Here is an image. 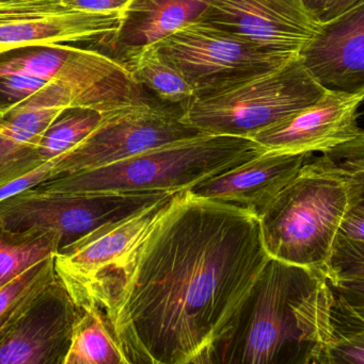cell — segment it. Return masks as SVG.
Returning a JSON list of instances; mask_svg holds the SVG:
<instances>
[{"label": "cell", "mask_w": 364, "mask_h": 364, "mask_svg": "<svg viewBox=\"0 0 364 364\" xmlns=\"http://www.w3.org/2000/svg\"><path fill=\"white\" fill-rule=\"evenodd\" d=\"M251 212L177 193L115 273L66 291L132 363L183 364L211 343L269 261Z\"/></svg>", "instance_id": "obj_1"}, {"label": "cell", "mask_w": 364, "mask_h": 364, "mask_svg": "<svg viewBox=\"0 0 364 364\" xmlns=\"http://www.w3.org/2000/svg\"><path fill=\"white\" fill-rule=\"evenodd\" d=\"M322 274L269 259L209 344L214 364H306L329 338Z\"/></svg>", "instance_id": "obj_2"}, {"label": "cell", "mask_w": 364, "mask_h": 364, "mask_svg": "<svg viewBox=\"0 0 364 364\" xmlns=\"http://www.w3.org/2000/svg\"><path fill=\"white\" fill-rule=\"evenodd\" d=\"M364 200L363 149L312 157L259 218L269 258L322 274L341 223Z\"/></svg>", "instance_id": "obj_3"}, {"label": "cell", "mask_w": 364, "mask_h": 364, "mask_svg": "<svg viewBox=\"0 0 364 364\" xmlns=\"http://www.w3.org/2000/svg\"><path fill=\"white\" fill-rule=\"evenodd\" d=\"M250 139L200 134L98 170L51 179L47 192L181 193L265 153Z\"/></svg>", "instance_id": "obj_4"}, {"label": "cell", "mask_w": 364, "mask_h": 364, "mask_svg": "<svg viewBox=\"0 0 364 364\" xmlns=\"http://www.w3.org/2000/svg\"><path fill=\"white\" fill-rule=\"evenodd\" d=\"M23 75L66 90L75 110L111 114L154 98L125 66L91 48L40 44L0 51V76Z\"/></svg>", "instance_id": "obj_5"}, {"label": "cell", "mask_w": 364, "mask_h": 364, "mask_svg": "<svg viewBox=\"0 0 364 364\" xmlns=\"http://www.w3.org/2000/svg\"><path fill=\"white\" fill-rule=\"evenodd\" d=\"M325 92L296 55L269 74L197 98L183 119L203 134L250 139L316 104Z\"/></svg>", "instance_id": "obj_6"}, {"label": "cell", "mask_w": 364, "mask_h": 364, "mask_svg": "<svg viewBox=\"0 0 364 364\" xmlns=\"http://www.w3.org/2000/svg\"><path fill=\"white\" fill-rule=\"evenodd\" d=\"M152 47L183 75L197 98L264 76L294 58L265 50L201 21L186 26Z\"/></svg>", "instance_id": "obj_7"}, {"label": "cell", "mask_w": 364, "mask_h": 364, "mask_svg": "<svg viewBox=\"0 0 364 364\" xmlns=\"http://www.w3.org/2000/svg\"><path fill=\"white\" fill-rule=\"evenodd\" d=\"M200 134L185 123L180 109L158 100L142 102L109 115L98 132L56 164L51 179L98 170Z\"/></svg>", "instance_id": "obj_8"}, {"label": "cell", "mask_w": 364, "mask_h": 364, "mask_svg": "<svg viewBox=\"0 0 364 364\" xmlns=\"http://www.w3.org/2000/svg\"><path fill=\"white\" fill-rule=\"evenodd\" d=\"M169 194L172 193L47 192L32 188L0 203V223L10 230L55 233L64 245Z\"/></svg>", "instance_id": "obj_9"}, {"label": "cell", "mask_w": 364, "mask_h": 364, "mask_svg": "<svg viewBox=\"0 0 364 364\" xmlns=\"http://www.w3.org/2000/svg\"><path fill=\"white\" fill-rule=\"evenodd\" d=\"M169 194L130 213L107 220L64 244L53 256L57 279L63 288L115 273L124 267L147 233L168 209Z\"/></svg>", "instance_id": "obj_10"}, {"label": "cell", "mask_w": 364, "mask_h": 364, "mask_svg": "<svg viewBox=\"0 0 364 364\" xmlns=\"http://www.w3.org/2000/svg\"><path fill=\"white\" fill-rule=\"evenodd\" d=\"M199 21L288 57L298 55L321 27L301 0H209Z\"/></svg>", "instance_id": "obj_11"}, {"label": "cell", "mask_w": 364, "mask_h": 364, "mask_svg": "<svg viewBox=\"0 0 364 364\" xmlns=\"http://www.w3.org/2000/svg\"><path fill=\"white\" fill-rule=\"evenodd\" d=\"M122 13H88L61 0L0 2V51L40 44H100L119 27Z\"/></svg>", "instance_id": "obj_12"}, {"label": "cell", "mask_w": 364, "mask_h": 364, "mask_svg": "<svg viewBox=\"0 0 364 364\" xmlns=\"http://www.w3.org/2000/svg\"><path fill=\"white\" fill-rule=\"evenodd\" d=\"M363 93L326 91L308 108L258 132L250 140L266 151L331 154L364 141L358 125Z\"/></svg>", "instance_id": "obj_13"}, {"label": "cell", "mask_w": 364, "mask_h": 364, "mask_svg": "<svg viewBox=\"0 0 364 364\" xmlns=\"http://www.w3.org/2000/svg\"><path fill=\"white\" fill-rule=\"evenodd\" d=\"M83 311L58 279L0 339V364H64Z\"/></svg>", "instance_id": "obj_14"}, {"label": "cell", "mask_w": 364, "mask_h": 364, "mask_svg": "<svg viewBox=\"0 0 364 364\" xmlns=\"http://www.w3.org/2000/svg\"><path fill=\"white\" fill-rule=\"evenodd\" d=\"M297 57L325 91L364 92V4L328 23Z\"/></svg>", "instance_id": "obj_15"}, {"label": "cell", "mask_w": 364, "mask_h": 364, "mask_svg": "<svg viewBox=\"0 0 364 364\" xmlns=\"http://www.w3.org/2000/svg\"><path fill=\"white\" fill-rule=\"evenodd\" d=\"M0 117V186L40 168L38 145L45 130L68 110H74L66 90L55 82L29 100L6 106Z\"/></svg>", "instance_id": "obj_16"}, {"label": "cell", "mask_w": 364, "mask_h": 364, "mask_svg": "<svg viewBox=\"0 0 364 364\" xmlns=\"http://www.w3.org/2000/svg\"><path fill=\"white\" fill-rule=\"evenodd\" d=\"M314 154L265 151L224 174L188 190L192 195L234 205L260 218Z\"/></svg>", "instance_id": "obj_17"}, {"label": "cell", "mask_w": 364, "mask_h": 364, "mask_svg": "<svg viewBox=\"0 0 364 364\" xmlns=\"http://www.w3.org/2000/svg\"><path fill=\"white\" fill-rule=\"evenodd\" d=\"M209 0H130L117 31L91 49L125 65L139 53L200 21Z\"/></svg>", "instance_id": "obj_18"}, {"label": "cell", "mask_w": 364, "mask_h": 364, "mask_svg": "<svg viewBox=\"0 0 364 364\" xmlns=\"http://www.w3.org/2000/svg\"><path fill=\"white\" fill-rule=\"evenodd\" d=\"M364 200L355 203L341 223L322 275L336 301L364 306Z\"/></svg>", "instance_id": "obj_19"}, {"label": "cell", "mask_w": 364, "mask_h": 364, "mask_svg": "<svg viewBox=\"0 0 364 364\" xmlns=\"http://www.w3.org/2000/svg\"><path fill=\"white\" fill-rule=\"evenodd\" d=\"M135 80L154 98L185 112L197 100V94L183 75L153 47L143 50L125 64Z\"/></svg>", "instance_id": "obj_20"}, {"label": "cell", "mask_w": 364, "mask_h": 364, "mask_svg": "<svg viewBox=\"0 0 364 364\" xmlns=\"http://www.w3.org/2000/svg\"><path fill=\"white\" fill-rule=\"evenodd\" d=\"M62 245L55 233L10 230L0 223V288L53 256Z\"/></svg>", "instance_id": "obj_21"}, {"label": "cell", "mask_w": 364, "mask_h": 364, "mask_svg": "<svg viewBox=\"0 0 364 364\" xmlns=\"http://www.w3.org/2000/svg\"><path fill=\"white\" fill-rule=\"evenodd\" d=\"M83 311L64 364H134L93 309Z\"/></svg>", "instance_id": "obj_22"}, {"label": "cell", "mask_w": 364, "mask_h": 364, "mask_svg": "<svg viewBox=\"0 0 364 364\" xmlns=\"http://www.w3.org/2000/svg\"><path fill=\"white\" fill-rule=\"evenodd\" d=\"M109 115L88 110L66 111L41 136L38 145L41 161L46 164L58 156L68 153L98 132Z\"/></svg>", "instance_id": "obj_23"}, {"label": "cell", "mask_w": 364, "mask_h": 364, "mask_svg": "<svg viewBox=\"0 0 364 364\" xmlns=\"http://www.w3.org/2000/svg\"><path fill=\"white\" fill-rule=\"evenodd\" d=\"M53 256L33 265L0 288V326L23 314L43 291L56 282Z\"/></svg>", "instance_id": "obj_24"}, {"label": "cell", "mask_w": 364, "mask_h": 364, "mask_svg": "<svg viewBox=\"0 0 364 364\" xmlns=\"http://www.w3.org/2000/svg\"><path fill=\"white\" fill-rule=\"evenodd\" d=\"M320 361L323 364H364V333L327 342Z\"/></svg>", "instance_id": "obj_25"}, {"label": "cell", "mask_w": 364, "mask_h": 364, "mask_svg": "<svg viewBox=\"0 0 364 364\" xmlns=\"http://www.w3.org/2000/svg\"><path fill=\"white\" fill-rule=\"evenodd\" d=\"M64 155L66 154L53 158L51 161H47L46 164H42L40 168H36V170L32 171L31 173L21 177V178L0 186V203L2 201L6 200V199L12 198L13 196L19 194V193L25 192V191L29 190V188L38 186L42 182L49 181L51 179V171L55 168L56 164L63 158Z\"/></svg>", "instance_id": "obj_26"}, {"label": "cell", "mask_w": 364, "mask_h": 364, "mask_svg": "<svg viewBox=\"0 0 364 364\" xmlns=\"http://www.w3.org/2000/svg\"><path fill=\"white\" fill-rule=\"evenodd\" d=\"M130 0H61L66 8L88 13L123 12Z\"/></svg>", "instance_id": "obj_27"}, {"label": "cell", "mask_w": 364, "mask_h": 364, "mask_svg": "<svg viewBox=\"0 0 364 364\" xmlns=\"http://www.w3.org/2000/svg\"><path fill=\"white\" fill-rule=\"evenodd\" d=\"M361 4H364V0H333V4L327 9L326 12L318 19V23L322 25V23L333 21V19L346 14L350 10L361 6Z\"/></svg>", "instance_id": "obj_28"}, {"label": "cell", "mask_w": 364, "mask_h": 364, "mask_svg": "<svg viewBox=\"0 0 364 364\" xmlns=\"http://www.w3.org/2000/svg\"><path fill=\"white\" fill-rule=\"evenodd\" d=\"M307 12L318 23L320 17L326 12L333 0H301Z\"/></svg>", "instance_id": "obj_29"}, {"label": "cell", "mask_w": 364, "mask_h": 364, "mask_svg": "<svg viewBox=\"0 0 364 364\" xmlns=\"http://www.w3.org/2000/svg\"><path fill=\"white\" fill-rule=\"evenodd\" d=\"M183 364H214L213 360H212L209 346L199 350L192 358L188 359Z\"/></svg>", "instance_id": "obj_30"}, {"label": "cell", "mask_w": 364, "mask_h": 364, "mask_svg": "<svg viewBox=\"0 0 364 364\" xmlns=\"http://www.w3.org/2000/svg\"><path fill=\"white\" fill-rule=\"evenodd\" d=\"M24 311H25V310H24ZM19 316H21V314H19ZM19 316H16V318H13V320L9 321L8 323H6V324L2 325V326H0V339H1L2 336H4V333H6V331H8L9 327H10L11 325L13 324V322H14V321L16 320V318H19Z\"/></svg>", "instance_id": "obj_31"}, {"label": "cell", "mask_w": 364, "mask_h": 364, "mask_svg": "<svg viewBox=\"0 0 364 364\" xmlns=\"http://www.w3.org/2000/svg\"><path fill=\"white\" fill-rule=\"evenodd\" d=\"M306 364H323L321 363L318 359H313V360L310 361V363H306Z\"/></svg>", "instance_id": "obj_32"}, {"label": "cell", "mask_w": 364, "mask_h": 364, "mask_svg": "<svg viewBox=\"0 0 364 364\" xmlns=\"http://www.w3.org/2000/svg\"><path fill=\"white\" fill-rule=\"evenodd\" d=\"M6 106H1V109H0V117L4 114V112H6Z\"/></svg>", "instance_id": "obj_33"}, {"label": "cell", "mask_w": 364, "mask_h": 364, "mask_svg": "<svg viewBox=\"0 0 364 364\" xmlns=\"http://www.w3.org/2000/svg\"><path fill=\"white\" fill-rule=\"evenodd\" d=\"M11 1V0H0V2Z\"/></svg>", "instance_id": "obj_34"}, {"label": "cell", "mask_w": 364, "mask_h": 364, "mask_svg": "<svg viewBox=\"0 0 364 364\" xmlns=\"http://www.w3.org/2000/svg\"><path fill=\"white\" fill-rule=\"evenodd\" d=\"M143 364H150V363H143Z\"/></svg>", "instance_id": "obj_35"}, {"label": "cell", "mask_w": 364, "mask_h": 364, "mask_svg": "<svg viewBox=\"0 0 364 364\" xmlns=\"http://www.w3.org/2000/svg\"><path fill=\"white\" fill-rule=\"evenodd\" d=\"M0 109H1V107H0Z\"/></svg>", "instance_id": "obj_36"}]
</instances>
